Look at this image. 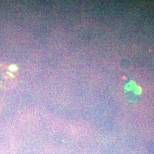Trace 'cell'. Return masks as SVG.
I'll return each instance as SVG.
<instances>
[{
  "instance_id": "obj_1",
  "label": "cell",
  "mask_w": 154,
  "mask_h": 154,
  "mask_svg": "<svg viewBox=\"0 0 154 154\" xmlns=\"http://www.w3.org/2000/svg\"><path fill=\"white\" fill-rule=\"evenodd\" d=\"M18 70L16 66L0 64V88L9 89L17 82Z\"/></svg>"
}]
</instances>
